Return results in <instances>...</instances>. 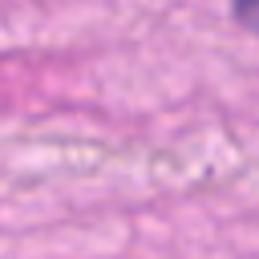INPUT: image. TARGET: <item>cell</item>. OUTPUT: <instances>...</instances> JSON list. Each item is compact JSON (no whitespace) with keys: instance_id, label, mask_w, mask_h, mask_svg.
Wrapping results in <instances>:
<instances>
[{"instance_id":"6da1fadb","label":"cell","mask_w":259,"mask_h":259,"mask_svg":"<svg viewBox=\"0 0 259 259\" xmlns=\"http://www.w3.org/2000/svg\"><path fill=\"white\" fill-rule=\"evenodd\" d=\"M231 12H235V20H239L247 32L259 36V0H231Z\"/></svg>"}]
</instances>
